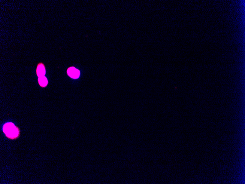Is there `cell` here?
I'll return each mask as SVG.
<instances>
[{"instance_id":"obj_1","label":"cell","mask_w":245,"mask_h":184,"mask_svg":"<svg viewBox=\"0 0 245 184\" xmlns=\"http://www.w3.org/2000/svg\"><path fill=\"white\" fill-rule=\"evenodd\" d=\"M3 130L6 136L10 139H16L20 135L19 128L12 122H7L5 124Z\"/></svg>"},{"instance_id":"obj_4","label":"cell","mask_w":245,"mask_h":184,"mask_svg":"<svg viewBox=\"0 0 245 184\" xmlns=\"http://www.w3.org/2000/svg\"><path fill=\"white\" fill-rule=\"evenodd\" d=\"M38 81L39 85L42 87H46L48 84V81L47 78L44 76L39 77L38 79Z\"/></svg>"},{"instance_id":"obj_3","label":"cell","mask_w":245,"mask_h":184,"mask_svg":"<svg viewBox=\"0 0 245 184\" xmlns=\"http://www.w3.org/2000/svg\"><path fill=\"white\" fill-rule=\"evenodd\" d=\"M36 74L38 77H43L45 75L46 68L44 64L42 63H39L36 69Z\"/></svg>"},{"instance_id":"obj_2","label":"cell","mask_w":245,"mask_h":184,"mask_svg":"<svg viewBox=\"0 0 245 184\" xmlns=\"http://www.w3.org/2000/svg\"><path fill=\"white\" fill-rule=\"evenodd\" d=\"M68 75L73 79H77L80 76V72L78 69L74 67L68 68L67 71Z\"/></svg>"}]
</instances>
